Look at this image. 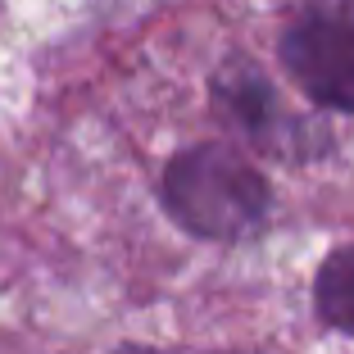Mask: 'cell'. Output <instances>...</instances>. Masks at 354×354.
I'll return each instance as SVG.
<instances>
[{
    "label": "cell",
    "instance_id": "6da1fadb",
    "mask_svg": "<svg viewBox=\"0 0 354 354\" xmlns=\"http://www.w3.org/2000/svg\"><path fill=\"white\" fill-rule=\"evenodd\" d=\"M263 173L227 146H191L164 168V205L187 232L205 241H236L268 214Z\"/></svg>",
    "mask_w": 354,
    "mask_h": 354
},
{
    "label": "cell",
    "instance_id": "7a4b0ae2",
    "mask_svg": "<svg viewBox=\"0 0 354 354\" xmlns=\"http://www.w3.org/2000/svg\"><path fill=\"white\" fill-rule=\"evenodd\" d=\"M281 64L309 100L354 114V10H309L281 32Z\"/></svg>",
    "mask_w": 354,
    "mask_h": 354
},
{
    "label": "cell",
    "instance_id": "3957f363",
    "mask_svg": "<svg viewBox=\"0 0 354 354\" xmlns=\"http://www.w3.org/2000/svg\"><path fill=\"white\" fill-rule=\"evenodd\" d=\"M214 95H218V104L232 114V123L245 127L250 136H263L277 123V95L263 82V73H254V68H232V73H223L218 82H214Z\"/></svg>",
    "mask_w": 354,
    "mask_h": 354
},
{
    "label": "cell",
    "instance_id": "277c9868",
    "mask_svg": "<svg viewBox=\"0 0 354 354\" xmlns=\"http://www.w3.org/2000/svg\"><path fill=\"white\" fill-rule=\"evenodd\" d=\"M313 304L327 327L354 336V245L323 259V268L313 277Z\"/></svg>",
    "mask_w": 354,
    "mask_h": 354
},
{
    "label": "cell",
    "instance_id": "5b68a950",
    "mask_svg": "<svg viewBox=\"0 0 354 354\" xmlns=\"http://www.w3.org/2000/svg\"><path fill=\"white\" fill-rule=\"evenodd\" d=\"M123 354H155V350H123Z\"/></svg>",
    "mask_w": 354,
    "mask_h": 354
}]
</instances>
